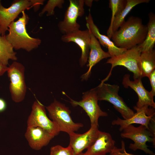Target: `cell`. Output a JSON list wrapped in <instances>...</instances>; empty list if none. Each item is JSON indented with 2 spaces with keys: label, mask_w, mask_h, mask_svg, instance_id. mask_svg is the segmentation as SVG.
<instances>
[{
  "label": "cell",
  "mask_w": 155,
  "mask_h": 155,
  "mask_svg": "<svg viewBox=\"0 0 155 155\" xmlns=\"http://www.w3.org/2000/svg\"><path fill=\"white\" fill-rule=\"evenodd\" d=\"M141 52L138 45L127 49L122 54L117 56L111 57L106 63L111 65V67L107 77L102 80L101 83L107 80L111 75L113 68L117 66L125 67L133 73L134 80L142 78L138 66L139 59Z\"/></svg>",
  "instance_id": "cell-8"
},
{
  "label": "cell",
  "mask_w": 155,
  "mask_h": 155,
  "mask_svg": "<svg viewBox=\"0 0 155 155\" xmlns=\"http://www.w3.org/2000/svg\"><path fill=\"white\" fill-rule=\"evenodd\" d=\"M147 26L148 31L146 38L138 45L141 53L150 51L154 49L155 43V15L152 12L149 14V21Z\"/></svg>",
  "instance_id": "cell-21"
},
{
  "label": "cell",
  "mask_w": 155,
  "mask_h": 155,
  "mask_svg": "<svg viewBox=\"0 0 155 155\" xmlns=\"http://www.w3.org/2000/svg\"><path fill=\"white\" fill-rule=\"evenodd\" d=\"M25 136L30 148L36 150H39L47 145L54 137L39 127H27Z\"/></svg>",
  "instance_id": "cell-17"
},
{
  "label": "cell",
  "mask_w": 155,
  "mask_h": 155,
  "mask_svg": "<svg viewBox=\"0 0 155 155\" xmlns=\"http://www.w3.org/2000/svg\"><path fill=\"white\" fill-rule=\"evenodd\" d=\"M27 127H39L55 137L60 131L56 124L47 117L45 107L38 100L33 104L32 111L27 121Z\"/></svg>",
  "instance_id": "cell-11"
},
{
  "label": "cell",
  "mask_w": 155,
  "mask_h": 155,
  "mask_svg": "<svg viewBox=\"0 0 155 155\" xmlns=\"http://www.w3.org/2000/svg\"><path fill=\"white\" fill-rule=\"evenodd\" d=\"M69 2L63 19L58 24L59 30L63 34L79 30L80 25L77 20L78 17L82 16L84 13V0H69Z\"/></svg>",
  "instance_id": "cell-10"
},
{
  "label": "cell",
  "mask_w": 155,
  "mask_h": 155,
  "mask_svg": "<svg viewBox=\"0 0 155 155\" xmlns=\"http://www.w3.org/2000/svg\"><path fill=\"white\" fill-rule=\"evenodd\" d=\"M134 108L136 112L134 113L131 118L124 119L117 117L116 119L112 121V125L120 126L119 130L120 131H122L127 126L133 124L144 125L150 131V128L152 124L155 122L154 108L148 106H145L140 108H137L134 106Z\"/></svg>",
  "instance_id": "cell-12"
},
{
  "label": "cell",
  "mask_w": 155,
  "mask_h": 155,
  "mask_svg": "<svg viewBox=\"0 0 155 155\" xmlns=\"http://www.w3.org/2000/svg\"><path fill=\"white\" fill-rule=\"evenodd\" d=\"M129 74L125 75L122 82L124 87H130L137 94L138 98L136 105L135 106L137 108H140L145 106H148L154 108H155V103L154 100V96L150 92L147 90L144 87L141 78L130 80Z\"/></svg>",
  "instance_id": "cell-16"
},
{
  "label": "cell",
  "mask_w": 155,
  "mask_h": 155,
  "mask_svg": "<svg viewBox=\"0 0 155 155\" xmlns=\"http://www.w3.org/2000/svg\"><path fill=\"white\" fill-rule=\"evenodd\" d=\"M98 126L96 125H91L89 129L84 133L78 134L74 132L69 134V146L72 149L74 155L82 152L93 144L99 134L100 131Z\"/></svg>",
  "instance_id": "cell-14"
},
{
  "label": "cell",
  "mask_w": 155,
  "mask_h": 155,
  "mask_svg": "<svg viewBox=\"0 0 155 155\" xmlns=\"http://www.w3.org/2000/svg\"><path fill=\"white\" fill-rule=\"evenodd\" d=\"M5 35L2 36L0 35V64L7 66L9 60L16 61L18 58L16 53L14 51L11 44L6 39Z\"/></svg>",
  "instance_id": "cell-23"
},
{
  "label": "cell",
  "mask_w": 155,
  "mask_h": 155,
  "mask_svg": "<svg viewBox=\"0 0 155 155\" xmlns=\"http://www.w3.org/2000/svg\"><path fill=\"white\" fill-rule=\"evenodd\" d=\"M122 131L120 135L122 138L130 139L134 142V143L130 144L129 148L130 149L134 151L141 150L147 154L155 155L146 145V142H148L152 143L155 145V134L145 126L141 125L135 127L130 125L125 127Z\"/></svg>",
  "instance_id": "cell-6"
},
{
  "label": "cell",
  "mask_w": 155,
  "mask_h": 155,
  "mask_svg": "<svg viewBox=\"0 0 155 155\" xmlns=\"http://www.w3.org/2000/svg\"><path fill=\"white\" fill-rule=\"evenodd\" d=\"M69 99L70 102L73 106H79L85 111L90 118L91 125H96L98 126L99 118L108 115L106 112L102 110L98 104L96 88L84 93L82 99L80 101H75L70 98Z\"/></svg>",
  "instance_id": "cell-9"
},
{
  "label": "cell",
  "mask_w": 155,
  "mask_h": 155,
  "mask_svg": "<svg viewBox=\"0 0 155 155\" xmlns=\"http://www.w3.org/2000/svg\"><path fill=\"white\" fill-rule=\"evenodd\" d=\"M43 4L42 0H16L9 7L5 8L0 0V35H5L9 25L23 11L33 7L36 11Z\"/></svg>",
  "instance_id": "cell-3"
},
{
  "label": "cell",
  "mask_w": 155,
  "mask_h": 155,
  "mask_svg": "<svg viewBox=\"0 0 155 155\" xmlns=\"http://www.w3.org/2000/svg\"><path fill=\"white\" fill-rule=\"evenodd\" d=\"M46 108L50 118L57 126L60 132L69 134L83 126L82 123H75L71 118V112L69 108L55 99Z\"/></svg>",
  "instance_id": "cell-4"
},
{
  "label": "cell",
  "mask_w": 155,
  "mask_h": 155,
  "mask_svg": "<svg viewBox=\"0 0 155 155\" xmlns=\"http://www.w3.org/2000/svg\"><path fill=\"white\" fill-rule=\"evenodd\" d=\"M63 42H72L76 43L81 50V55L79 60L80 66L83 67L87 63L90 50V34L89 30H79L67 34H63L61 37Z\"/></svg>",
  "instance_id": "cell-15"
},
{
  "label": "cell",
  "mask_w": 155,
  "mask_h": 155,
  "mask_svg": "<svg viewBox=\"0 0 155 155\" xmlns=\"http://www.w3.org/2000/svg\"><path fill=\"white\" fill-rule=\"evenodd\" d=\"M121 155H135L132 154L128 153L125 150H124L123 151Z\"/></svg>",
  "instance_id": "cell-31"
},
{
  "label": "cell",
  "mask_w": 155,
  "mask_h": 155,
  "mask_svg": "<svg viewBox=\"0 0 155 155\" xmlns=\"http://www.w3.org/2000/svg\"><path fill=\"white\" fill-rule=\"evenodd\" d=\"M88 30L90 34V52L87 65L88 69L87 72L82 75L81 78L82 80H87L88 79L91 74L92 67L96 64L103 59L111 57L108 52H105L103 50L99 41Z\"/></svg>",
  "instance_id": "cell-19"
},
{
  "label": "cell",
  "mask_w": 155,
  "mask_h": 155,
  "mask_svg": "<svg viewBox=\"0 0 155 155\" xmlns=\"http://www.w3.org/2000/svg\"><path fill=\"white\" fill-rule=\"evenodd\" d=\"M25 68L21 63L14 61L8 67L7 75L10 83L9 89L13 101L20 102L24 99L27 87L25 79Z\"/></svg>",
  "instance_id": "cell-7"
},
{
  "label": "cell",
  "mask_w": 155,
  "mask_h": 155,
  "mask_svg": "<svg viewBox=\"0 0 155 155\" xmlns=\"http://www.w3.org/2000/svg\"><path fill=\"white\" fill-rule=\"evenodd\" d=\"M138 66L142 78L148 77L155 70V51L141 53L138 63Z\"/></svg>",
  "instance_id": "cell-20"
},
{
  "label": "cell",
  "mask_w": 155,
  "mask_h": 155,
  "mask_svg": "<svg viewBox=\"0 0 155 155\" xmlns=\"http://www.w3.org/2000/svg\"><path fill=\"white\" fill-rule=\"evenodd\" d=\"M98 100H105L112 104L124 119L132 117L134 111L128 107L118 94L119 86L116 84L103 83L96 87Z\"/></svg>",
  "instance_id": "cell-5"
},
{
  "label": "cell",
  "mask_w": 155,
  "mask_h": 155,
  "mask_svg": "<svg viewBox=\"0 0 155 155\" xmlns=\"http://www.w3.org/2000/svg\"><path fill=\"white\" fill-rule=\"evenodd\" d=\"M50 155H74L71 148L69 146L64 148L57 145L52 146L50 149Z\"/></svg>",
  "instance_id": "cell-26"
},
{
  "label": "cell",
  "mask_w": 155,
  "mask_h": 155,
  "mask_svg": "<svg viewBox=\"0 0 155 155\" xmlns=\"http://www.w3.org/2000/svg\"><path fill=\"white\" fill-rule=\"evenodd\" d=\"M75 155H87L85 153H83V152H82L81 153H79Z\"/></svg>",
  "instance_id": "cell-32"
},
{
  "label": "cell",
  "mask_w": 155,
  "mask_h": 155,
  "mask_svg": "<svg viewBox=\"0 0 155 155\" xmlns=\"http://www.w3.org/2000/svg\"><path fill=\"white\" fill-rule=\"evenodd\" d=\"M147 31V25L143 24L141 19L131 16L113 33L111 38L116 46L129 49L141 44Z\"/></svg>",
  "instance_id": "cell-1"
},
{
  "label": "cell",
  "mask_w": 155,
  "mask_h": 155,
  "mask_svg": "<svg viewBox=\"0 0 155 155\" xmlns=\"http://www.w3.org/2000/svg\"><path fill=\"white\" fill-rule=\"evenodd\" d=\"M93 1V0H84V3L87 6L90 7L92 5Z\"/></svg>",
  "instance_id": "cell-30"
},
{
  "label": "cell",
  "mask_w": 155,
  "mask_h": 155,
  "mask_svg": "<svg viewBox=\"0 0 155 155\" xmlns=\"http://www.w3.org/2000/svg\"><path fill=\"white\" fill-rule=\"evenodd\" d=\"M125 7L115 16L112 26L113 33L117 30L125 21V19L131 10L136 5L142 3H148L149 0H126Z\"/></svg>",
  "instance_id": "cell-22"
},
{
  "label": "cell",
  "mask_w": 155,
  "mask_h": 155,
  "mask_svg": "<svg viewBox=\"0 0 155 155\" xmlns=\"http://www.w3.org/2000/svg\"><path fill=\"white\" fill-rule=\"evenodd\" d=\"M8 67L3 65L0 64V76L3 75L7 71Z\"/></svg>",
  "instance_id": "cell-29"
},
{
  "label": "cell",
  "mask_w": 155,
  "mask_h": 155,
  "mask_svg": "<svg viewBox=\"0 0 155 155\" xmlns=\"http://www.w3.org/2000/svg\"><path fill=\"white\" fill-rule=\"evenodd\" d=\"M86 20L87 28L90 30L96 38L98 39L100 44L108 49V52L111 57L121 55L127 50L116 46L107 36L100 33L98 28L94 22L90 9L88 15L86 17Z\"/></svg>",
  "instance_id": "cell-18"
},
{
  "label": "cell",
  "mask_w": 155,
  "mask_h": 155,
  "mask_svg": "<svg viewBox=\"0 0 155 155\" xmlns=\"http://www.w3.org/2000/svg\"><path fill=\"white\" fill-rule=\"evenodd\" d=\"M63 0H49L44 7L41 12L39 13L40 16H42L46 12V16H50L53 15L55 14V8L58 7L62 8L63 5L64 3Z\"/></svg>",
  "instance_id": "cell-25"
},
{
  "label": "cell",
  "mask_w": 155,
  "mask_h": 155,
  "mask_svg": "<svg viewBox=\"0 0 155 155\" xmlns=\"http://www.w3.org/2000/svg\"><path fill=\"white\" fill-rule=\"evenodd\" d=\"M115 141L109 133L100 131L93 144L85 152L87 155H121L122 149L115 146Z\"/></svg>",
  "instance_id": "cell-13"
},
{
  "label": "cell",
  "mask_w": 155,
  "mask_h": 155,
  "mask_svg": "<svg viewBox=\"0 0 155 155\" xmlns=\"http://www.w3.org/2000/svg\"><path fill=\"white\" fill-rule=\"evenodd\" d=\"M148 78L150 80L152 87L151 90L150 92L154 97L155 96V70L150 74Z\"/></svg>",
  "instance_id": "cell-27"
},
{
  "label": "cell",
  "mask_w": 155,
  "mask_h": 155,
  "mask_svg": "<svg viewBox=\"0 0 155 155\" xmlns=\"http://www.w3.org/2000/svg\"><path fill=\"white\" fill-rule=\"evenodd\" d=\"M7 104L5 100L0 98V112H3L6 108Z\"/></svg>",
  "instance_id": "cell-28"
},
{
  "label": "cell",
  "mask_w": 155,
  "mask_h": 155,
  "mask_svg": "<svg viewBox=\"0 0 155 155\" xmlns=\"http://www.w3.org/2000/svg\"><path fill=\"white\" fill-rule=\"evenodd\" d=\"M22 13V16L17 21L13 22L9 25V33L5 36L13 49H22L29 52L38 48L41 40L32 37L28 34L26 27L30 18L24 11Z\"/></svg>",
  "instance_id": "cell-2"
},
{
  "label": "cell",
  "mask_w": 155,
  "mask_h": 155,
  "mask_svg": "<svg viewBox=\"0 0 155 155\" xmlns=\"http://www.w3.org/2000/svg\"><path fill=\"white\" fill-rule=\"evenodd\" d=\"M127 1L125 0H110L109 6L112 11L111 23L107 30V36L111 38L113 34L112 26L113 21L116 15L125 6Z\"/></svg>",
  "instance_id": "cell-24"
}]
</instances>
